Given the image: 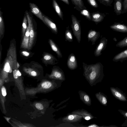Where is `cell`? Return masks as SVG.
Masks as SVG:
<instances>
[{"label":"cell","instance_id":"6da1fadb","mask_svg":"<svg viewBox=\"0 0 127 127\" xmlns=\"http://www.w3.org/2000/svg\"><path fill=\"white\" fill-rule=\"evenodd\" d=\"M83 76L91 86L101 81L104 74L103 66L101 63L88 64L83 62Z\"/></svg>","mask_w":127,"mask_h":127},{"label":"cell","instance_id":"7a4b0ae2","mask_svg":"<svg viewBox=\"0 0 127 127\" xmlns=\"http://www.w3.org/2000/svg\"><path fill=\"white\" fill-rule=\"evenodd\" d=\"M72 24L71 27L73 33L78 42L80 43L81 39V30L80 21L73 15H71Z\"/></svg>","mask_w":127,"mask_h":127},{"label":"cell","instance_id":"3957f363","mask_svg":"<svg viewBox=\"0 0 127 127\" xmlns=\"http://www.w3.org/2000/svg\"><path fill=\"white\" fill-rule=\"evenodd\" d=\"M27 15L28 22L30 24L31 28L30 31V37L28 49L29 50H30L32 47L34 42L35 38V33L34 29L33 21H34L33 17L30 12L27 10L25 12Z\"/></svg>","mask_w":127,"mask_h":127},{"label":"cell","instance_id":"277c9868","mask_svg":"<svg viewBox=\"0 0 127 127\" xmlns=\"http://www.w3.org/2000/svg\"><path fill=\"white\" fill-rule=\"evenodd\" d=\"M107 42V40L105 37H103L100 39L94 52V54L95 57H99L101 55V52L105 48Z\"/></svg>","mask_w":127,"mask_h":127},{"label":"cell","instance_id":"5b68a950","mask_svg":"<svg viewBox=\"0 0 127 127\" xmlns=\"http://www.w3.org/2000/svg\"><path fill=\"white\" fill-rule=\"evenodd\" d=\"M51 76L53 78L62 81L65 80V75L63 71L58 66H54L53 67Z\"/></svg>","mask_w":127,"mask_h":127},{"label":"cell","instance_id":"8992f818","mask_svg":"<svg viewBox=\"0 0 127 127\" xmlns=\"http://www.w3.org/2000/svg\"><path fill=\"white\" fill-rule=\"evenodd\" d=\"M28 25L22 41L21 46V48L25 49H28L30 37L31 25L28 22Z\"/></svg>","mask_w":127,"mask_h":127},{"label":"cell","instance_id":"52a82bcc","mask_svg":"<svg viewBox=\"0 0 127 127\" xmlns=\"http://www.w3.org/2000/svg\"><path fill=\"white\" fill-rule=\"evenodd\" d=\"M67 65L68 68L71 70H74L77 68L78 65L77 59L73 53H72L68 56Z\"/></svg>","mask_w":127,"mask_h":127},{"label":"cell","instance_id":"ba28073f","mask_svg":"<svg viewBox=\"0 0 127 127\" xmlns=\"http://www.w3.org/2000/svg\"><path fill=\"white\" fill-rule=\"evenodd\" d=\"M29 5L31 12L44 22L43 17V14L37 5L31 2L29 3Z\"/></svg>","mask_w":127,"mask_h":127},{"label":"cell","instance_id":"9c48e42d","mask_svg":"<svg viewBox=\"0 0 127 127\" xmlns=\"http://www.w3.org/2000/svg\"><path fill=\"white\" fill-rule=\"evenodd\" d=\"M83 118L80 115L70 113L64 117L62 119V121L69 123L76 122L80 121Z\"/></svg>","mask_w":127,"mask_h":127},{"label":"cell","instance_id":"30bf717a","mask_svg":"<svg viewBox=\"0 0 127 127\" xmlns=\"http://www.w3.org/2000/svg\"><path fill=\"white\" fill-rule=\"evenodd\" d=\"M71 113L80 115L82 116L84 119L87 120L95 118L91 113L83 109L75 110L72 112Z\"/></svg>","mask_w":127,"mask_h":127},{"label":"cell","instance_id":"8fae6325","mask_svg":"<svg viewBox=\"0 0 127 127\" xmlns=\"http://www.w3.org/2000/svg\"><path fill=\"white\" fill-rule=\"evenodd\" d=\"M100 33L95 30L91 29L90 30L87 35V37L88 41H91L92 45H95L97 39L100 37Z\"/></svg>","mask_w":127,"mask_h":127},{"label":"cell","instance_id":"7c38bea8","mask_svg":"<svg viewBox=\"0 0 127 127\" xmlns=\"http://www.w3.org/2000/svg\"><path fill=\"white\" fill-rule=\"evenodd\" d=\"M43 17L44 20V23L46 25L55 33L57 34L58 30L55 24L49 17L43 14Z\"/></svg>","mask_w":127,"mask_h":127},{"label":"cell","instance_id":"4fadbf2b","mask_svg":"<svg viewBox=\"0 0 127 127\" xmlns=\"http://www.w3.org/2000/svg\"><path fill=\"white\" fill-rule=\"evenodd\" d=\"M123 0H114V11L117 15L122 14Z\"/></svg>","mask_w":127,"mask_h":127},{"label":"cell","instance_id":"5bb4252c","mask_svg":"<svg viewBox=\"0 0 127 127\" xmlns=\"http://www.w3.org/2000/svg\"><path fill=\"white\" fill-rule=\"evenodd\" d=\"M78 93L80 99L85 104L89 106L91 105V99L89 95L82 91H79Z\"/></svg>","mask_w":127,"mask_h":127},{"label":"cell","instance_id":"9a60e30c","mask_svg":"<svg viewBox=\"0 0 127 127\" xmlns=\"http://www.w3.org/2000/svg\"><path fill=\"white\" fill-rule=\"evenodd\" d=\"M44 62L51 65H55L58 63V60L52 54H47L43 57Z\"/></svg>","mask_w":127,"mask_h":127},{"label":"cell","instance_id":"2e32d148","mask_svg":"<svg viewBox=\"0 0 127 127\" xmlns=\"http://www.w3.org/2000/svg\"><path fill=\"white\" fill-rule=\"evenodd\" d=\"M110 28L114 30L122 32H127V26L119 23H115L110 26Z\"/></svg>","mask_w":127,"mask_h":127},{"label":"cell","instance_id":"e0dca14e","mask_svg":"<svg viewBox=\"0 0 127 127\" xmlns=\"http://www.w3.org/2000/svg\"><path fill=\"white\" fill-rule=\"evenodd\" d=\"M105 16V14L99 12L93 13L91 14L92 20L96 24L102 21Z\"/></svg>","mask_w":127,"mask_h":127},{"label":"cell","instance_id":"ac0fdd59","mask_svg":"<svg viewBox=\"0 0 127 127\" xmlns=\"http://www.w3.org/2000/svg\"><path fill=\"white\" fill-rule=\"evenodd\" d=\"M49 43L52 50L57 54L58 58H62L63 56L61 51L57 45L51 39H49Z\"/></svg>","mask_w":127,"mask_h":127},{"label":"cell","instance_id":"d6986e66","mask_svg":"<svg viewBox=\"0 0 127 127\" xmlns=\"http://www.w3.org/2000/svg\"><path fill=\"white\" fill-rule=\"evenodd\" d=\"M110 90L114 95L118 99L124 101L127 100L125 96L116 89L111 87L110 88Z\"/></svg>","mask_w":127,"mask_h":127},{"label":"cell","instance_id":"ffe728a7","mask_svg":"<svg viewBox=\"0 0 127 127\" xmlns=\"http://www.w3.org/2000/svg\"><path fill=\"white\" fill-rule=\"evenodd\" d=\"M52 5L58 15L62 20H63V13L56 0H52Z\"/></svg>","mask_w":127,"mask_h":127},{"label":"cell","instance_id":"44dd1931","mask_svg":"<svg viewBox=\"0 0 127 127\" xmlns=\"http://www.w3.org/2000/svg\"><path fill=\"white\" fill-rule=\"evenodd\" d=\"M95 96L96 98L103 105H106L107 100L106 97L102 93L99 92L95 94Z\"/></svg>","mask_w":127,"mask_h":127},{"label":"cell","instance_id":"7402d4cb","mask_svg":"<svg viewBox=\"0 0 127 127\" xmlns=\"http://www.w3.org/2000/svg\"><path fill=\"white\" fill-rule=\"evenodd\" d=\"M127 58V49L117 54L114 58L113 60L117 61Z\"/></svg>","mask_w":127,"mask_h":127},{"label":"cell","instance_id":"603a6c76","mask_svg":"<svg viewBox=\"0 0 127 127\" xmlns=\"http://www.w3.org/2000/svg\"><path fill=\"white\" fill-rule=\"evenodd\" d=\"M3 12L0 10V37L1 38L3 35L4 32V25L3 16Z\"/></svg>","mask_w":127,"mask_h":127},{"label":"cell","instance_id":"cb8c5ba5","mask_svg":"<svg viewBox=\"0 0 127 127\" xmlns=\"http://www.w3.org/2000/svg\"><path fill=\"white\" fill-rule=\"evenodd\" d=\"M65 40L69 42H72L73 41V37L72 32L70 30L69 28L67 27L65 32Z\"/></svg>","mask_w":127,"mask_h":127},{"label":"cell","instance_id":"d4e9b609","mask_svg":"<svg viewBox=\"0 0 127 127\" xmlns=\"http://www.w3.org/2000/svg\"><path fill=\"white\" fill-rule=\"evenodd\" d=\"M28 22L27 15L25 12L22 24V36L24 37L26 32L27 27V23Z\"/></svg>","mask_w":127,"mask_h":127},{"label":"cell","instance_id":"484cf974","mask_svg":"<svg viewBox=\"0 0 127 127\" xmlns=\"http://www.w3.org/2000/svg\"><path fill=\"white\" fill-rule=\"evenodd\" d=\"M73 3L76 7L80 9L83 10L86 9L84 6L83 1L82 0H71Z\"/></svg>","mask_w":127,"mask_h":127},{"label":"cell","instance_id":"4316f807","mask_svg":"<svg viewBox=\"0 0 127 127\" xmlns=\"http://www.w3.org/2000/svg\"><path fill=\"white\" fill-rule=\"evenodd\" d=\"M116 46L120 47H123L127 46V36L118 42Z\"/></svg>","mask_w":127,"mask_h":127},{"label":"cell","instance_id":"83f0119b","mask_svg":"<svg viewBox=\"0 0 127 127\" xmlns=\"http://www.w3.org/2000/svg\"><path fill=\"white\" fill-rule=\"evenodd\" d=\"M101 4L108 6H112L113 0H97Z\"/></svg>","mask_w":127,"mask_h":127},{"label":"cell","instance_id":"f1b7e54d","mask_svg":"<svg viewBox=\"0 0 127 127\" xmlns=\"http://www.w3.org/2000/svg\"><path fill=\"white\" fill-rule=\"evenodd\" d=\"M81 14L83 15L85 17L89 20H92L91 17V16L88 10L85 9H83L81 10L80 12Z\"/></svg>","mask_w":127,"mask_h":127},{"label":"cell","instance_id":"f546056e","mask_svg":"<svg viewBox=\"0 0 127 127\" xmlns=\"http://www.w3.org/2000/svg\"><path fill=\"white\" fill-rule=\"evenodd\" d=\"M52 85L51 83L49 81H46L42 83L41 84L42 87L46 89L50 88Z\"/></svg>","mask_w":127,"mask_h":127},{"label":"cell","instance_id":"4dcf8cb0","mask_svg":"<svg viewBox=\"0 0 127 127\" xmlns=\"http://www.w3.org/2000/svg\"><path fill=\"white\" fill-rule=\"evenodd\" d=\"M90 4L92 6L97 8L98 7V5L95 0H87Z\"/></svg>","mask_w":127,"mask_h":127},{"label":"cell","instance_id":"1f68e13d","mask_svg":"<svg viewBox=\"0 0 127 127\" xmlns=\"http://www.w3.org/2000/svg\"><path fill=\"white\" fill-rule=\"evenodd\" d=\"M127 12V0H123L122 14Z\"/></svg>","mask_w":127,"mask_h":127},{"label":"cell","instance_id":"d6a6232c","mask_svg":"<svg viewBox=\"0 0 127 127\" xmlns=\"http://www.w3.org/2000/svg\"><path fill=\"white\" fill-rule=\"evenodd\" d=\"M36 108L39 110H42L43 109V107L41 104L39 103H37L35 105Z\"/></svg>","mask_w":127,"mask_h":127},{"label":"cell","instance_id":"836d02e7","mask_svg":"<svg viewBox=\"0 0 127 127\" xmlns=\"http://www.w3.org/2000/svg\"><path fill=\"white\" fill-rule=\"evenodd\" d=\"M1 91L2 95L5 96L6 95V93L5 88L4 86H2L1 88Z\"/></svg>","mask_w":127,"mask_h":127},{"label":"cell","instance_id":"e575fe53","mask_svg":"<svg viewBox=\"0 0 127 127\" xmlns=\"http://www.w3.org/2000/svg\"><path fill=\"white\" fill-rule=\"evenodd\" d=\"M13 75L15 79H17L18 77L17 70L16 69H14L13 71Z\"/></svg>","mask_w":127,"mask_h":127},{"label":"cell","instance_id":"d590c367","mask_svg":"<svg viewBox=\"0 0 127 127\" xmlns=\"http://www.w3.org/2000/svg\"><path fill=\"white\" fill-rule=\"evenodd\" d=\"M119 112L123 115L125 117L127 118V112L119 110H118Z\"/></svg>","mask_w":127,"mask_h":127},{"label":"cell","instance_id":"8d00e7d4","mask_svg":"<svg viewBox=\"0 0 127 127\" xmlns=\"http://www.w3.org/2000/svg\"><path fill=\"white\" fill-rule=\"evenodd\" d=\"M22 54L25 56H28L29 55V53L26 51H23L22 52Z\"/></svg>","mask_w":127,"mask_h":127},{"label":"cell","instance_id":"74e56055","mask_svg":"<svg viewBox=\"0 0 127 127\" xmlns=\"http://www.w3.org/2000/svg\"><path fill=\"white\" fill-rule=\"evenodd\" d=\"M31 75L33 76H35L36 75V72L34 71H31Z\"/></svg>","mask_w":127,"mask_h":127},{"label":"cell","instance_id":"f35d334b","mask_svg":"<svg viewBox=\"0 0 127 127\" xmlns=\"http://www.w3.org/2000/svg\"><path fill=\"white\" fill-rule=\"evenodd\" d=\"M88 127H99L97 125L95 124H92L90 125L89 126H88Z\"/></svg>","mask_w":127,"mask_h":127},{"label":"cell","instance_id":"ab89813d","mask_svg":"<svg viewBox=\"0 0 127 127\" xmlns=\"http://www.w3.org/2000/svg\"><path fill=\"white\" fill-rule=\"evenodd\" d=\"M64 2L65 3L69 5V2L68 0H61Z\"/></svg>","mask_w":127,"mask_h":127},{"label":"cell","instance_id":"60d3db41","mask_svg":"<svg viewBox=\"0 0 127 127\" xmlns=\"http://www.w3.org/2000/svg\"><path fill=\"white\" fill-rule=\"evenodd\" d=\"M17 72L19 76H21V73L18 70H17Z\"/></svg>","mask_w":127,"mask_h":127},{"label":"cell","instance_id":"b9f144b4","mask_svg":"<svg viewBox=\"0 0 127 127\" xmlns=\"http://www.w3.org/2000/svg\"><path fill=\"white\" fill-rule=\"evenodd\" d=\"M123 125L124 126H127V120L124 123Z\"/></svg>","mask_w":127,"mask_h":127},{"label":"cell","instance_id":"7bdbcfd3","mask_svg":"<svg viewBox=\"0 0 127 127\" xmlns=\"http://www.w3.org/2000/svg\"><path fill=\"white\" fill-rule=\"evenodd\" d=\"M17 68H18L19 67L20 65H19V63L17 62Z\"/></svg>","mask_w":127,"mask_h":127},{"label":"cell","instance_id":"ee69618b","mask_svg":"<svg viewBox=\"0 0 127 127\" xmlns=\"http://www.w3.org/2000/svg\"></svg>","mask_w":127,"mask_h":127}]
</instances>
